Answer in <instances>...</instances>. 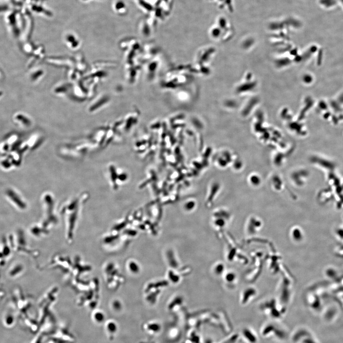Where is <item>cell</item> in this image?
Segmentation results:
<instances>
[{
	"instance_id": "6da1fadb",
	"label": "cell",
	"mask_w": 343,
	"mask_h": 343,
	"mask_svg": "<svg viewBox=\"0 0 343 343\" xmlns=\"http://www.w3.org/2000/svg\"><path fill=\"white\" fill-rule=\"evenodd\" d=\"M9 195L11 197V198H12V200H13L14 201V202H15V203H16L17 205H19V206H20V207L23 208L25 207V205H24V203H23L22 201H21L20 199H18V198H18V197L16 195V194L15 195V194H14V193H13L12 191L10 192V193L9 194Z\"/></svg>"
}]
</instances>
